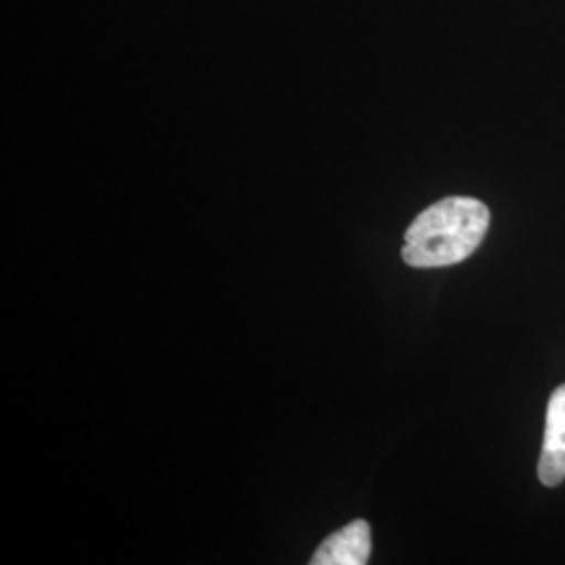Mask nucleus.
Instances as JSON below:
<instances>
[{
    "label": "nucleus",
    "mask_w": 565,
    "mask_h": 565,
    "mask_svg": "<svg viewBox=\"0 0 565 565\" xmlns=\"http://www.w3.org/2000/svg\"><path fill=\"white\" fill-rule=\"evenodd\" d=\"M490 210L473 198H446L424 210L404 235L403 260L443 268L467 260L484 242Z\"/></svg>",
    "instance_id": "f257e3e1"
},
{
    "label": "nucleus",
    "mask_w": 565,
    "mask_h": 565,
    "mask_svg": "<svg viewBox=\"0 0 565 565\" xmlns=\"http://www.w3.org/2000/svg\"><path fill=\"white\" fill-rule=\"evenodd\" d=\"M539 478L546 488L565 480V384L559 385L546 406L545 440L539 461Z\"/></svg>",
    "instance_id": "f03ea898"
},
{
    "label": "nucleus",
    "mask_w": 565,
    "mask_h": 565,
    "mask_svg": "<svg viewBox=\"0 0 565 565\" xmlns=\"http://www.w3.org/2000/svg\"><path fill=\"white\" fill-rule=\"evenodd\" d=\"M371 557V527L364 520L327 536L310 559L312 565H364Z\"/></svg>",
    "instance_id": "7ed1b4c3"
}]
</instances>
